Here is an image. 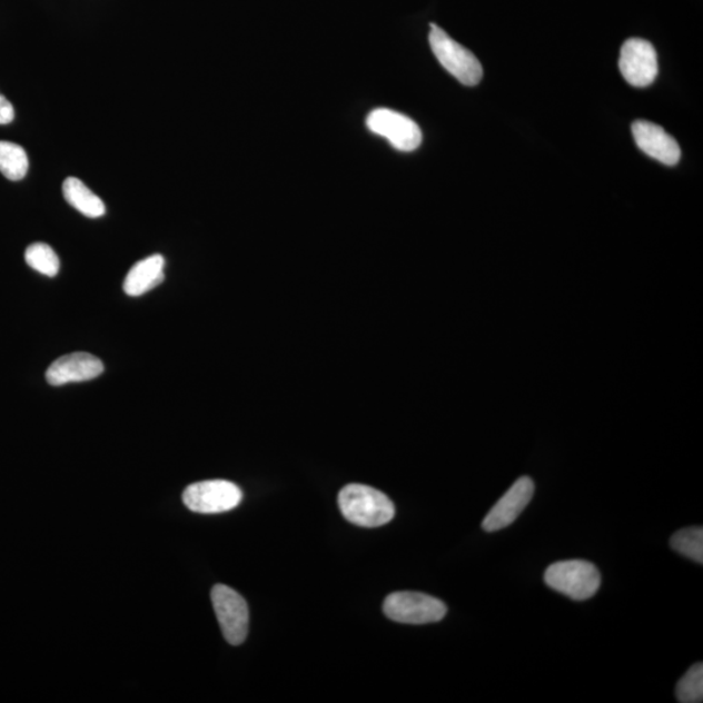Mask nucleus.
Wrapping results in <instances>:
<instances>
[{
    "label": "nucleus",
    "instance_id": "1",
    "mask_svg": "<svg viewBox=\"0 0 703 703\" xmlns=\"http://www.w3.org/2000/svg\"><path fill=\"white\" fill-rule=\"evenodd\" d=\"M338 502L343 516L358 526H384L395 517L394 503L370 486L352 484L343 487Z\"/></svg>",
    "mask_w": 703,
    "mask_h": 703
},
{
    "label": "nucleus",
    "instance_id": "14",
    "mask_svg": "<svg viewBox=\"0 0 703 703\" xmlns=\"http://www.w3.org/2000/svg\"><path fill=\"white\" fill-rule=\"evenodd\" d=\"M29 168L27 151L18 143L0 141V172L11 181L26 178Z\"/></svg>",
    "mask_w": 703,
    "mask_h": 703
},
{
    "label": "nucleus",
    "instance_id": "3",
    "mask_svg": "<svg viewBox=\"0 0 703 703\" xmlns=\"http://www.w3.org/2000/svg\"><path fill=\"white\" fill-rule=\"evenodd\" d=\"M430 27L429 42L439 63L463 86H478L484 78V70L475 53L454 41L438 26L432 24Z\"/></svg>",
    "mask_w": 703,
    "mask_h": 703
},
{
    "label": "nucleus",
    "instance_id": "9",
    "mask_svg": "<svg viewBox=\"0 0 703 703\" xmlns=\"http://www.w3.org/2000/svg\"><path fill=\"white\" fill-rule=\"evenodd\" d=\"M534 495V483L529 477H522L509 487V491L496 502L484 519L483 527L493 533L504 529L516 522L523 514Z\"/></svg>",
    "mask_w": 703,
    "mask_h": 703
},
{
    "label": "nucleus",
    "instance_id": "15",
    "mask_svg": "<svg viewBox=\"0 0 703 703\" xmlns=\"http://www.w3.org/2000/svg\"><path fill=\"white\" fill-rule=\"evenodd\" d=\"M670 545L676 553L695 563H703V529L701 526L685 527L671 537Z\"/></svg>",
    "mask_w": 703,
    "mask_h": 703
},
{
    "label": "nucleus",
    "instance_id": "11",
    "mask_svg": "<svg viewBox=\"0 0 703 703\" xmlns=\"http://www.w3.org/2000/svg\"><path fill=\"white\" fill-rule=\"evenodd\" d=\"M637 147L659 162L675 166L682 157L677 141L660 126L646 120L634 121L632 126Z\"/></svg>",
    "mask_w": 703,
    "mask_h": 703
},
{
    "label": "nucleus",
    "instance_id": "12",
    "mask_svg": "<svg viewBox=\"0 0 703 703\" xmlns=\"http://www.w3.org/2000/svg\"><path fill=\"white\" fill-rule=\"evenodd\" d=\"M165 258L160 255L150 256L137 263L129 270L125 280V293L137 297L155 289L165 280Z\"/></svg>",
    "mask_w": 703,
    "mask_h": 703
},
{
    "label": "nucleus",
    "instance_id": "16",
    "mask_svg": "<svg viewBox=\"0 0 703 703\" xmlns=\"http://www.w3.org/2000/svg\"><path fill=\"white\" fill-rule=\"evenodd\" d=\"M26 261L33 270L46 275V277H57L59 273V257L48 244L36 242L26 250Z\"/></svg>",
    "mask_w": 703,
    "mask_h": 703
},
{
    "label": "nucleus",
    "instance_id": "7",
    "mask_svg": "<svg viewBox=\"0 0 703 703\" xmlns=\"http://www.w3.org/2000/svg\"><path fill=\"white\" fill-rule=\"evenodd\" d=\"M366 127L400 151H414L423 142V132L416 121L394 110H373L366 118Z\"/></svg>",
    "mask_w": 703,
    "mask_h": 703
},
{
    "label": "nucleus",
    "instance_id": "4",
    "mask_svg": "<svg viewBox=\"0 0 703 703\" xmlns=\"http://www.w3.org/2000/svg\"><path fill=\"white\" fill-rule=\"evenodd\" d=\"M384 611L396 623L422 625L440 622L447 614V606L432 595L397 592L388 595Z\"/></svg>",
    "mask_w": 703,
    "mask_h": 703
},
{
    "label": "nucleus",
    "instance_id": "8",
    "mask_svg": "<svg viewBox=\"0 0 703 703\" xmlns=\"http://www.w3.org/2000/svg\"><path fill=\"white\" fill-rule=\"evenodd\" d=\"M618 68L632 87H651L659 76V58L654 46L641 38H631L623 44Z\"/></svg>",
    "mask_w": 703,
    "mask_h": 703
},
{
    "label": "nucleus",
    "instance_id": "10",
    "mask_svg": "<svg viewBox=\"0 0 703 703\" xmlns=\"http://www.w3.org/2000/svg\"><path fill=\"white\" fill-rule=\"evenodd\" d=\"M105 370V366L99 358L87 352H75L58 358L46 372V380L51 386H65L73 382H87L95 379Z\"/></svg>",
    "mask_w": 703,
    "mask_h": 703
},
{
    "label": "nucleus",
    "instance_id": "6",
    "mask_svg": "<svg viewBox=\"0 0 703 703\" xmlns=\"http://www.w3.org/2000/svg\"><path fill=\"white\" fill-rule=\"evenodd\" d=\"M211 602L228 644L241 645L247 640L249 630V608L246 600L231 587L216 585L211 591Z\"/></svg>",
    "mask_w": 703,
    "mask_h": 703
},
{
    "label": "nucleus",
    "instance_id": "17",
    "mask_svg": "<svg viewBox=\"0 0 703 703\" xmlns=\"http://www.w3.org/2000/svg\"><path fill=\"white\" fill-rule=\"evenodd\" d=\"M676 697L682 703L703 701V664L697 663L686 672L676 686Z\"/></svg>",
    "mask_w": 703,
    "mask_h": 703
},
{
    "label": "nucleus",
    "instance_id": "18",
    "mask_svg": "<svg viewBox=\"0 0 703 703\" xmlns=\"http://www.w3.org/2000/svg\"><path fill=\"white\" fill-rule=\"evenodd\" d=\"M13 118V106L3 96H0V125H10Z\"/></svg>",
    "mask_w": 703,
    "mask_h": 703
},
{
    "label": "nucleus",
    "instance_id": "13",
    "mask_svg": "<svg viewBox=\"0 0 703 703\" xmlns=\"http://www.w3.org/2000/svg\"><path fill=\"white\" fill-rule=\"evenodd\" d=\"M63 195L66 201L82 216L89 218H99L105 216L106 206L101 198L91 192L83 182L76 178L65 180Z\"/></svg>",
    "mask_w": 703,
    "mask_h": 703
},
{
    "label": "nucleus",
    "instance_id": "2",
    "mask_svg": "<svg viewBox=\"0 0 703 703\" xmlns=\"http://www.w3.org/2000/svg\"><path fill=\"white\" fill-rule=\"evenodd\" d=\"M601 572L591 562H557L546 570L545 583L552 590L571 600L585 601L594 597L601 586Z\"/></svg>",
    "mask_w": 703,
    "mask_h": 703
},
{
    "label": "nucleus",
    "instance_id": "5",
    "mask_svg": "<svg viewBox=\"0 0 703 703\" xmlns=\"http://www.w3.org/2000/svg\"><path fill=\"white\" fill-rule=\"evenodd\" d=\"M186 506L197 514H224L239 506L242 492L238 485L225 479L202 481L190 485L182 494Z\"/></svg>",
    "mask_w": 703,
    "mask_h": 703
}]
</instances>
